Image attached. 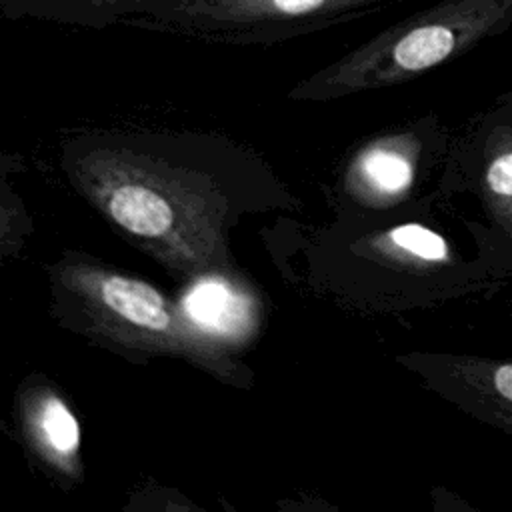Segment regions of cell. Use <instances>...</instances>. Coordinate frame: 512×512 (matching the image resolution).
<instances>
[{
  "label": "cell",
  "mask_w": 512,
  "mask_h": 512,
  "mask_svg": "<svg viewBox=\"0 0 512 512\" xmlns=\"http://www.w3.org/2000/svg\"><path fill=\"white\" fill-rule=\"evenodd\" d=\"M512 22V0H442L346 52L294 88V98H334L412 80Z\"/></svg>",
  "instance_id": "obj_1"
},
{
  "label": "cell",
  "mask_w": 512,
  "mask_h": 512,
  "mask_svg": "<svg viewBox=\"0 0 512 512\" xmlns=\"http://www.w3.org/2000/svg\"><path fill=\"white\" fill-rule=\"evenodd\" d=\"M152 0H0L4 16L40 18L72 26L124 24Z\"/></svg>",
  "instance_id": "obj_7"
},
{
  "label": "cell",
  "mask_w": 512,
  "mask_h": 512,
  "mask_svg": "<svg viewBox=\"0 0 512 512\" xmlns=\"http://www.w3.org/2000/svg\"><path fill=\"white\" fill-rule=\"evenodd\" d=\"M426 382L468 416L512 436V358L484 354H422Z\"/></svg>",
  "instance_id": "obj_5"
},
{
  "label": "cell",
  "mask_w": 512,
  "mask_h": 512,
  "mask_svg": "<svg viewBox=\"0 0 512 512\" xmlns=\"http://www.w3.org/2000/svg\"><path fill=\"white\" fill-rule=\"evenodd\" d=\"M424 144L418 136H404L372 146L358 162L362 182L380 196H406L414 186Z\"/></svg>",
  "instance_id": "obj_8"
},
{
  "label": "cell",
  "mask_w": 512,
  "mask_h": 512,
  "mask_svg": "<svg viewBox=\"0 0 512 512\" xmlns=\"http://www.w3.org/2000/svg\"><path fill=\"white\" fill-rule=\"evenodd\" d=\"M394 0H152L124 26L218 44H276L384 10Z\"/></svg>",
  "instance_id": "obj_2"
},
{
  "label": "cell",
  "mask_w": 512,
  "mask_h": 512,
  "mask_svg": "<svg viewBox=\"0 0 512 512\" xmlns=\"http://www.w3.org/2000/svg\"><path fill=\"white\" fill-rule=\"evenodd\" d=\"M184 312L202 330L214 334H238L248 322V304L240 292L222 282L206 280L196 284L182 304Z\"/></svg>",
  "instance_id": "obj_9"
},
{
  "label": "cell",
  "mask_w": 512,
  "mask_h": 512,
  "mask_svg": "<svg viewBox=\"0 0 512 512\" xmlns=\"http://www.w3.org/2000/svg\"><path fill=\"white\" fill-rule=\"evenodd\" d=\"M110 218L142 240H164L180 224L176 204L164 190L142 176H124L102 192Z\"/></svg>",
  "instance_id": "obj_6"
},
{
  "label": "cell",
  "mask_w": 512,
  "mask_h": 512,
  "mask_svg": "<svg viewBox=\"0 0 512 512\" xmlns=\"http://www.w3.org/2000/svg\"><path fill=\"white\" fill-rule=\"evenodd\" d=\"M70 284L116 332L140 340L144 346L204 352L194 330L180 320L178 310L154 286L104 270H76L70 274Z\"/></svg>",
  "instance_id": "obj_4"
},
{
  "label": "cell",
  "mask_w": 512,
  "mask_h": 512,
  "mask_svg": "<svg viewBox=\"0 0 512 512\" xmlns=\"http://www.w3.org/2000/svg\"><path fill=\"white\" fill-rule=\"evenodd\" d=\"M30 430L50 460L66 464L80 448V426L72 410L58 396L46 392L30 408Z\"/></svg>",
  "instance_id": "obj_10"
},
{
  "label": "cell",
  "mask_w": 512,
  "mask_h": 512,
  "mask_svg": "<svg viewBox=\"0 0 512 512\" xmlns=\"http://www.w3.org/2000/svg\"><path fill=\"white\" fill-rule=\"evenodd\" d=\"M454 186L472 192L484 222L472 224L478 254L512 280V92L504 94L456 144Z\"/></svg>",
  "instance_id": "obj_3"
}]
</instances>
